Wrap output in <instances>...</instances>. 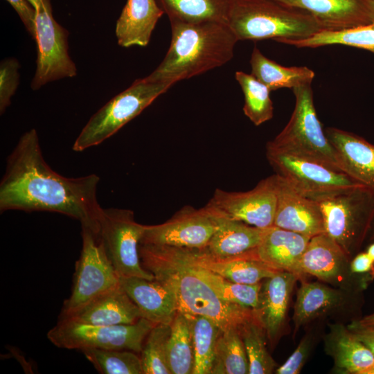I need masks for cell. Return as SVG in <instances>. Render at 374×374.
<instances>
[{
    "label": "cell",
    "instance_id": "obj_18",
    "mask_svg": "<svg viewBox=\"0 0 374 374\" xmlns=\"http://www.w3.org/2000/svg\"><path fill=\"white\" fill-rule=\"evenodd\" d=\"M121 285L143 318L155 324H171L178 308L173 292L166 284L155 279L126 277L121 278Z\"/></svg>",
    "mask_w": 374,
    "mask_h": 374
},
{
    "label": "cell",
    "instance_id": "obj_1",
    "mask_svg": "<svg viewBox=\"0 0 374 374\" xmlns=\"http://www.w3.org/2000/svg\"><path fill=\"white\" fill-rule=\"evenodd\" d=\"M95 174L66 177L44 160L36 130L24 133L6 160L0 183V211H46L78 220L98 234L103 208Z\"/></svg>",
    "mask_w": 374,
    "mask_h": 374
},
{
    "label": "cell",
    "instance_id": "obj_38",
    "mask_svg": "<svg viewBox=\"0 0 374 374\" xmlns=\"http://www.w3.org/2000/svg\"><path fill=\"white\" fill-rule=\"evenodd\" d=\"M170 331V325L159 323L149 332L140 353L143 374H172L167 355Z\"/></svg>",
    "mask_w": 374,
    "mask_h": 374
},
{
    "label": "cell",
    "instance_id": "obj_25",
    "mask_svg": "<svg viewBox=\"0 0 374 374\" xmlns=\"http://www.w3.org/2000/svg\"><path fill=\"white\" fill-rule=\"evenodd\" d=\"M217 217V228L202 251L215 258H226L244 255L256 249L265 229Z\"/></svg>",
    "mask_w": 374,
    "mask_h": 374
},
{
    "label": "cell",
    "instance_id": "obj_22",
    "mask_svg": "<svg viewBox=\"0 0 374 374\" xmlns=\"http://www.w3.org/2000/svg\"><path fill=\"white\" fill-rule=\"evenodd\" d=\"M141 318L143 317L138 307L120 285L64 320L95 326H115L135 323Z\"/></svg>",
    "mask_w": 374,
    "mask_h": 374
},
{
    "label": "cell",
    "instance_id": "obj_47",
    "mask_svg": "<svg viewBox=\"0 0 374 374\" xmlns=\"http://www.w3.org/2000/svg\"><path fill=\"white\" fill-rule=\"evenodd\" d=\"M374 1V0H373Z\"/></svg>",
    "mask_w": 374,
    "mask_h": 374
},
{
    "label": "cell",
    "instance_id": "obj_30",
    "mask_svg": "<svg viewBox=\"0 0 374 374\" xmlns=\"http://www.w3.org/2000/svg\"><path fill=\"white\" fill-rule=\"evenodd\" d=\"M168 362L172 374H193L195 365L192 320L177 312L170 324Z\"/></svg>",
    "mask_w": 374,
    "mask_h": 374
},
{
    "label": "cell",
    "instance_id": "obj_45",
    "mask_svg": "<svg viewBox=\"0 0 374 374\" xmlns=\"http://www.w3.org/2000/svg\"><path fill=\"white\" fill-rule=\"evenodd\" d=\"M366 253L374 260V243L368 247Z\"/></svg>",
    "mask_w": 374,
    "mask_h": 374
},
{
    "label": "cell",
    "instance_id": "obj_17",
    "mask_svg": "<svg viewBox=\"0 0 374 374\" xmlns=\"http://www.w3.org/2000/svg\"><path fill=\"white\" fill-rule=\"evenodd\" d=\"M325 133L337 153L342 171L374 191V145L336 127H328Z\"/></svg>",
    "mask_w": 374,
    "mask_h": 374
},
{
    "label": "cell",
    "instance_id": "obj_8",
    "mask_svg": "<svg viewBox=\"0 0 374 374\" xmlns=\"http://www.w3.org/2000/svg\"><path fill=\"white\" fill-rule=\"evenodd\" d=\"M316 202L324 233L350 257L361 245L374 218V191L362 186Z\"/></svg>",
    "mask_w": 374,
    "mask_h": 374
},
{
    "label": "cell",
    "instance_id": "obj_26",
    "mask_svg": "<svg viewBox=\"0 0 374 374\" xmlns=\"http://www.w3.org/2000/svg\"><path fill=\"white\" fill-rule=\"evenodd\" d=\"M326 349L335 366L354 374H374V355L343 326L335 325L327 337Z\"/></svg>",
    "mask_w": 374,
    "mask_h": 374
},
{
    "label": "cell",
    "instance_id": "obj_43",
    "mask_svg": "<svg viewBox=\"0 0 374 374\" xmlns=\"http://www.w3.org/2000/svg\"><path fill=\"white\" fill-rule=\"evenodd\" d=\"M350 269L354 274H374V260L366 252L360 253L350 263Z\"/></svg>",
    "mask_w": 374,
    "mask_h": 374
},
{
    "label": "cell",
    "instance_id": "obj_3",
    "mask_svg": "<svg viewBox=\"0 0 374 374\" xmlns=\"http://www.w3.org/2000/svg\"><path fill=\"white\" fill-rule=\"evenodd\" d=\"M169 21L172 33L169 48L159 65L144 80L175 84L220 67L233 58L238 39L228 24Z\"/></svg>",
    "mask_w": 374,
    "mask_h": 374
},
{
    "label": "cell",
    "instance_id": "obj_40",
    "mask_svg": "<svg viewBox=\"0 0 374 374\" xmlns=\"http://www.w3.org/2000/svg\"><path fill=\"white\" fill-rule=\"evenodd\" d=\"M310 339L303 337L299 346L286 362L276 370L277 374H298L309 355L310 350Z\"/></svg>",
    "mask_w": 374,
    "mask_h": 374
},
{
    "label": "cell",
    "instance_id": "obj_10",
    "mask_svg": "<svg viewBox=\"0 0 374 374\" xmlns=\"http://www.w3.org/2000/svg\"><path fill=\"white\" fill-rule=\"evenodd\" d=\"M266 156L277 175L314 201L364 186L344 172L312 160L268 147Z\"/></svg>",
    "mask_w": 374,
    "mask_h": 374
},
{
    "label": "cell",
    "instance_id": "obj_20",
    "mask_svg": "<svg viewBox=\"0 0 374 374\" xmlns=\"http://www.w3.org/2000/svg\"><path fill=\"white\" fill-rule=\"evenodd\" d=\"M299 278L294 273L280 271L261 284L254 312L270 340L276 339L282 327L292 290Z\"/></svg>",
    "mask_w": 374,
    "mask_h": 374
},
{
    "label": "cell",
    "instance_id": "obj_11",
    "mask_svg": "<svg viewBox=\"0 0 374 374\" xmlns=\"http://www.w3.org/2000/svg\"><path fill=\"white\" fill-rule=\"evenodd\" d=\"M145 225L136 222L130 209L103 208L97 235L121 278L139 277L154 280L141 265L139 246Z\"/></svg>",
    "mask_w": 374,
    "mask_h": 374
},
{
    "label": "cell",
    "instance_id": "obj_33",
    "mask_svg": "<svg viewBox=\"0 0 374 374\" xmlns=\"http://www.w3.org/2000/svg\"><path fill=\"white\" fill-rule=\"evenodd\" d=\"M190 317L195 354L193 374H212L217 341L222 330L209 318L204 316Z\"/></svg>",
    "mask_w": 374,
    "mask_h": 374
},
{
    "label": "cell",
    "instance_id": "obj_35",
    "mask_svg": "<svg viewBox=\"0 0 374 374\" xmlns=\"http://www.w3.org/2000/svg\"><path fill=\"white\" fill-rule=\"evenodd\" d=\"M102 374H143L141 356L129 350L89 348L82 350Z\"/></svg>",
    "mask_w": 374,
    "mask_h": 374
},
{
    "label": "cell",
    "instance_id": "obj_6",
    "mask_svg": "<svg viewBox=\"0 0 374 374\" xmlns=\"http://www.w3.org/2000/svg\"><path fill=\"white\" fill-rule=\"evenodd\" d=\"M173 84L149 82L143 78L136 80L89 118L76 138L73 150L82 152L98 145L140 114Z\"/></svg>",
    "mask_w": 374,
    "mask_h": 374
},
{
    "label": "cell",
    "instance_id": "obj_37",
    "mask_svg": "<svg viewBox=\"0 0 374 374\" xmlns=\"http://www.w3.org/2000/svg\"><path fill=\"white\" fill-rule=\"evenodd\" d=\"M195 265L202 276L221 299L253 310L257 308L262 283L253 285L234 283L206 270L195 263Z\"/></svg>",
    "mask_w": 374,
    "mask_h": 374
},
{
    "label": "cell",
    "instance_id": "obj_16",
    "mask_svg": "<svg viewBox=\"0 0 374 374\" xmlns=\"http://www.w3.org/2000/svg\"><path fill=\"white\" fill-rule=\"evenodd\" d=\"M314 16L322 30H341L374 22L373 0H275Z\"/></svg>",
    "mask_w": 374,
    "mask_h": 374
},
{
    "label": "cell",
    "instance_id": "obj_36",
    "mask_svg": "<svg viewBox=\"0 0 374 374\" xmlns=\"http://www.w3.org/2000/svg\"><path fill=\"white\" fill-rule=\"evenodd\" d=\"M239 332L249 361V374L271 373L276 363L267 350L266 333L259 321L256 319L245 323Z\"/></svg>",
    "mask_w": 374,
    "mask_h": 374
},
{
    "label": "cell",
    "instance_id": "obj_15",
    "mask_svg": "<svg viewBox=\"0 0 374 374\" xmlns=\"http://www.w3.org/2000/svg\"><path fill=\"white\" fill-rule=\"evenodd\" d=\"M276 176V208L273 226L309 238L324 233L323 220L318 203Z\"/></svg>",
    "mask_w": 374,
    "mask_h": 374
},
{
    "label": "cell",
    "instance_id": "obj_12",
    "mask_svg": "<svg viewBox=\"0 0 374 374\" xmlns=\"http://www.w3.org/2000/svg\"><path fill=\"white\" fill-rule=\"evenodd\" d=\"M36 10L35 36L37 55L30 87L37 90L46 84L77 75L69 54V32L53 17L50 0H44Z\"/></svg>",
    "mask_w": 374,
    "mask_h": 374
},
{
    "label": "cell",
    "instance_id": "obj_24",
    "mask_svg": "<svg viewBox=\"0 0 374 374\" xmlns=\"http://www.w3.org/2000/svg\"><path fill=\"white\" fill-rule=\"evenodd\" d=\"M163 14L157 0H127L116 24L118 44L125 48L146 46Z\"/></svg>",
    "mask_w": 374,
    "mask_h": 374
},
{
    "label": "cell",
    "instance_id": "obj_46",
    "mask_svg": "<svg viewBox=\"0 0 374 374\" xmlns=\"http://www.w3.org/2000/svg\"><path fill=\"white\" fill-rule=\"evenodd\" d=\"M37 9L44 0H28Z\"/></svg>",
    "mask_w": 374,
    "mask_h": 374
},
{
    "label": "cell",
    "instance_id": "obj_41",
    "mask_svg": "<svg viewBox=\"0 0 374 374\" xmlns=\"http://www.w3.org/2000/svg\"><path fill=\"white\" fill-rule=\"evenodd\" d=\"M14 8L33 39L35 36L36 10L28 0H6Z\"/></svg>",
    "mask_w": 374,
    "mask_h": 374
},
{
    "label": "cell",
    "instance_id": "obj_39",
    "mask_svg": "<svg viewBox=\"0 0 374 374\" xmlns=\"http://www.w3.org/2000/svg\"><path fill=\"white\" fill-rule=\"evenodd\" d=\"M17 59L8 57L0 64V113L3 114L10 105L11 98L19 84V69Z\"/></svg>",
    "mask_w": 374,
    "mask_h": 374
},
{
    "label": "cell",
    "instance_id": "obj_4",
    "mask_svg": "<svg viewBox=\"0 0 374 374\" xmlns=\"http://www.w3.org/2000/svg\"><path fill=\"white\" fill-rule=\"evenodd\" d=\"M228 24L240 40H299L322 30L308 12L275 0H231Z\"/></svg>",
    "mask_w": 374,
    "mask_h": 374
},
{
    "label": "cell",
    "instance_id": "obj_42",
    "mask_svg": "<svg viewBox=\"0 0 374 374\" xmlns=\"http://www.w3.org/2000/svg\"><path fill=\"white\" fill-rule=\"evenodd\" d=\"M348 328L374 355V327L361 326L354 321Z\"/></svg>",
    "mask_w": 374,
    "mask_h": 374
},
{
    "label": "cell",
    "instance_id": "obj_29",
    "mask_svg": "<svg viewBox=\"0 0 374 374\" xmlns=\"http://www.w3.org/2000/svg\"><path fill=\"white\" fill-rule=\"evenodd\" d=\"M169 19L197 24H228L231 0H158Z\"/></svg>",
    "mask_w": 374,
    "mask_h": 374
},
{
    "label": "cell",
    "instance_id": "obj_23",
    "mask_svg": "<svg viewBox=\"0 0 374 374\" xmlns=\"http://www.w3.org/2000/svg\"><path fill=\"white\" fill-rule=\"evenodd\" d=\"M310 238L277 226L266 228L256 249L257 256L268 265L302 278L301 258Z\"/></svg>",
    "mask_w": 374,
    "mask_h": 374
},
{
    "label": "cell",
    "instance_id": "obj_32",
    "mask_svg": "<svg viewBox=\"0 0 374 374\" xmlns=\"http://www.w3.org/2000/svg\"><path fill=\"white\" fill-rule=\"evenodd\" d=\"M249 361L240 332L222 330L216 346L212 374H249Z\"/></svg>",
    "mask_w": 374,
    "mask_h": 374
},
{
    "label": "cell",
    "instance_id": "obj_31",
    "mask_svg": "<svg viewBox=\"0 0 374 374\" xmlns=\"http://www.w3.org/2000/svg\"><path fill=\"white\" fill-rule=\"evenodd\" d=\"M278 42L296 48L341 44L366 50L374 54V22L341 30H320L305 39H281Z\"/></svg>",
    "mask_w": 374,
    "mask_h": 374
},
{
    "label": "cell",
    "instance_id": "obj_44",
    "mask_svg": "<svg viewBox=\"0 0 374 374\" xmlns=\"http://www.w3.org/2000/svg\"><path fill=\"white\" fill-rule=\"evenodd\" d=\"M355 322L361 326L374 327V313Z\"/></svg>",
    "mask_w": 374,
    "mask_h": 374
},
{
    "label": "cell",
    "instance_id": "obj_7",
    "mask_svg": "<svg viewBox=\"0 0 374 374\" xmlns=\"http://www.w3.org/2000/svg\"><path fill=\"white\" fill-rule=\"evenodd\" d=\"M82 249L75 263L70 296L64 301L58 321L64 320L89 303L121 285V276L97 234L82 228Z\"/></svg>",
    "mask_w": 374,
    "mask_h": 374
},
{
    "label": "cell",
    "instance_id": "obj_2",
    "mask_svg": "<svg viewBox=\"0 0 374 374\" xmlns=\"http://www.w3.org/2000/svg\"><path fill=\"white\" fill-rule=\"evenodd\" d=\"M139 253L142 267L172 290L178 312L209 318L222 330H240L257 319L253 309L228 303L217 295L199 274L188 248L139 244Z\"/></svg>",
    "mask_w": 374,
    "mask_h": 374
},
{
    "label": "cell",
    "instance_id": "obj_9",
    "mask_svg": "<svg viewBox=\"0 0 374 374\" xmlns=\"http://www.w3.org/2000/svg\"><path fill=\"white\" fill-rule=\"evenodd\" d=\"M155 325L145 318L135 323L115 326L63 320L48 330L47 338L60 348L81 351L89 348L129 350L141 353L147 336Z\"/></svg>",
    "mask_w": 374,
    "mask_h": 374
},
{
    "label": "cell",
    "instance_id": "obj_19",
    "mask_svg": "<svg viewBox=\"0 0 374 374\" xmlns=\"http://www.w3.org/2000/svg\"><path fill=\"white\" fill-rule=\"evenodd\" d=\"M349 256L328 235L310 238L299 262L303 276L310 274L329 283H338L350 269Z\"/></svg>",
    "mask_w": 374,
    "mask_h": 374
},
{
    "label": "cell",
    "instance_id": "obj_28",
    "mask_svg": "<svg viewBox=\"0 0 374 374\" xmlns=\"http://www.w3.org/2000/svg\"><path fill=\"white\" fill-rule=\"evenodd\" d=\"M343 296L319 283L303 282L297 292L293 319L296 328L337 308Z\"/></svg>",
    "mask_w": 374,
    "mask_h": 374
},
{
    "label": "cell",
    "instance_id": "obj_14",
    "mask_svg": "<svg viewBox=\"0 0 374 374\" xmlns=\"http://www.w3.org/2000/svg\"><path fill=\"white\" fill-rule=\"evenodd\" d=\"M217 224V217L206 206L197 209L186 206L162 224L145 225L140 244L202 249Z\"/></svg>",
    "mask_w": 374,
    "mask_h": 374
},
{
    "label": "cell",
    "instance_id": "obj_13",
    "mask_svg": "<svg viewBox=\"0 0 374 374\" xmlns=\"http://www.w3.org/2000/svg\"><path fill=\"white\" fill-rule=\"evenodd\" d=\"M276 201V176L274 175L246 192L217 188L205 206L217 216L266 229L274 224Z\"/></svg>",
    "mask_w": 374,
    "mask_h": 374
},
{
    "label": "cell",
    "instance_id": "obj_21",
    "mask_svg": "<svg viewBox=\"0 0 374 374\" xmlns=\"http://www.w3.org/2000/svg\"><path fill=\"white\" fill-rule=\"evenodd\" d=\"M189 252L196 265L234 283H259L280 271L262 261L257 256L256 250L226 258L213 257L198 249H189Z\"/></svg>",
    "mask_w": 374,
    "mask_h": 374
},
{
    "label": "cell",
    "instance_id": "obj_34",
    "mask_svg": "<svg viewBox=\"0 0 374 374\" xmlns=\"http://www.w3.org/2000/svg\"><path fill=\"white\" fill-rule=\"evenodd\" d=\"M235 78L244 94L245 116L256 126L271 119L274 107L270 89L251 73L238 71Z\"/></svg>",
    "mask_w": 374,
    "mask_h": 374
},
{
    "label": "cell",
    "instance_id": "obj_5",
    "mask_svg": "<svg viewBox=\"0 0 374 374\" xmlns=\"http://www.w3.org/2000/svg\"><path fill=\"white\" fill-rule=\"evenodd\" d=\"M292 91L295 107L291 118L266 147L342 171L337 153L317 117L311 84L294 87Z\"/></svg>",
    "mask_w": 374,
    "mask_h": 374
},
{
    "label": "cell",
    "instance_id": "obj_27",
    "mask_svg": "<svg viewBox=\"0 0 374 374\" xmlns=\"http://www.w3.org/2000/svg\"><path fill=\"white\" fill-rule=\"evenodd\" d=\"M251 74L271 91L311 84L314 72L307 66H284L267 58L254 46L250 59Z\"/></svg>",
    "mask_w": 374,
    "mask_h": 374
}]
</instances>
